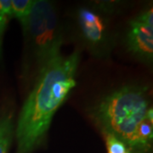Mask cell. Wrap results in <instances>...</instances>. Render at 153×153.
Here are the masks:
<instances>
[{"mask_svg": "<svg viewBox=\"0 0 153 153\" xmlns=\"http://www.w3.org/2000/svg\"><path fill=\"white\" fill-rule=\"evenodd\" d=\"M128 50L137 59L146 64L153 60V26L140 22L136 18L129 22L126 34Z\"/></svg>", "mask_w": 153, "mask_h": 153, "instance_id": "cell-5", "label": "cell"}, {"mask_svg": "<svg viewBox=\"0 0 153 153\" xmlns=\"http://www.w3.org/2000/svg\"><path fill=\"white\" fill-rule=\"evenodd\" d=\"M80 52L74 50L52 61L34 81L15 130L16 153H32L43 142L53 117L76 87Z\"/></svg>", "mask_w": 153, "mask_h": 153, "instance_id": "cell-1", "label": "cell"}, {"mask_svg": "<svg viewBox=\"0 0 153 153\" xmlns=\"http://www.w3.org/2000/svg\"><path fill=\"white\" fill-rule=\"evenodd\" d=\"M14 134L13 114L12 112L4 111L0 115V153H8Z\"/></svg>", "mask_w": 153, "mask_h": 153, "instance_id": "cell-6", "label": "cell"}, {"mask_svg": "<svg viewBox=\"0 0 153 153\" xmlns=\"http://www.w3.org/2000/svg\"><path fill=\"white\" fill-rule=\"evenodd\" d=\"M91 116L105 134L114 135L134 148L140 127L152 117V107L145 88L128 85L104 96L94 106Z\"/></svg>", "mask_w": 153, "mask_h": 153, "instance_id": "cell-2", "label": "cell"}, {"mask_svg": "<svg viewBox=\"0 0 153 153\" xmlns=\"http://www.w3.org/2000/svg\"><path fill=\"white\" fill-rule=\"evenodd\" d=\"M33 4V0H11L13 17L20 22L22 27L27 22Z\"/></svg>", "mask_w": 153, "mask_h": 153, "instance_id": "cell-7", "label": "cell"}, {"mask_svg": "<svg viewBox=\"0 0 153 153\" xmlns=\"http://www.w3.org/2000/svg\"><path fill=\"white\" fill-rule=\"evenodd\" d=\"M137 20L149 26H153V10L152 8H149L140 12L136 17Z\"/></svg>", "mask_w": 153, "mask_h": 153, "instance_id": "cell-10", "label": "cell"}, {"mask_svg": "<svg viewBox=\"0 0 153 153\" xmlns=\"http://www.w3.org/2000/svg\"><path fill=\"white\" fill-rule=\"evenodd\" d=\"M10 20L3 16H0V59L2 57V42H3V35L5 31L6 27Z\"/></svg>", "mask_w": 153, "mask_h": 153, "instance_id": "cell-11", "label": "cell"}, {"mask_svg": "<svg viewBox=\"0 0 153 153\" xmlns=\"http://www.w3.org/2000/svg\"><path fill=\"white\" fill-rule=\"evenodd\" d=\"M0 16L10 20L13 17L10 0H0Z\"/></svg>", "mask_w": 153, "mask_h": 153, "instance_id": "cell-9", "label": "cell"}, {"mask_svg": "<svg viewBox=\"0 0 153 153\" xmlns=\"http://www.w3.org/2000/svg\"><path fill=\"white\" fill-rule=\"evenodd\" d=\"M22 31L27 46L23 73L27 79L35 81L61 55L63 34L53 4L46 0H34Z\"/></svg>", "mask_w": 153, "mask_h": 153, "instance_id": "cell-3", "label": "cell"}, {"mask_svg": "<svg viewBox=\"0 0 153 153\" xmlns=\"http://www.w3.org/2000/svg\"><path fill=\"white\" fill-rule=\"evenodd\" d=\"M124 153H131V152H129V150H127V151H126V152Z\"/></svg>", "mask_w": 153, "mask_h": 153, "instance_id": "cell-12", "label": "cell"}, {"mask_svg": "<svg viewBox=\"0 0 153 153\" xmlns=\"http://www.w3.org/2000/svg\"><path fill=\"white\" fill-rule=\"evenodd\" d=\"M76 20L84 42L95 54H101L109 44L108 25L105 17L98 10L81 8Z\"/></svg>", "mask_w": 153, "mask_h": 153, "instance_id": "cell-4", "label": "cell"}, {"mask_svg": "<svg viewBox=\"0 0 153 153\" xmlns=\"http://www.w3.org/2000/svg\"><path fill=\"white\" fill-rule=\"evenodd\" d=\"M105 135V145L107 149V153H124L128 150V146L124 143L117 137L111 134Z\"/></svg>", "mask_w": 153, "mask_h": 153, "instance_id": "cell-8", "label": "cell"}]
</instances>
